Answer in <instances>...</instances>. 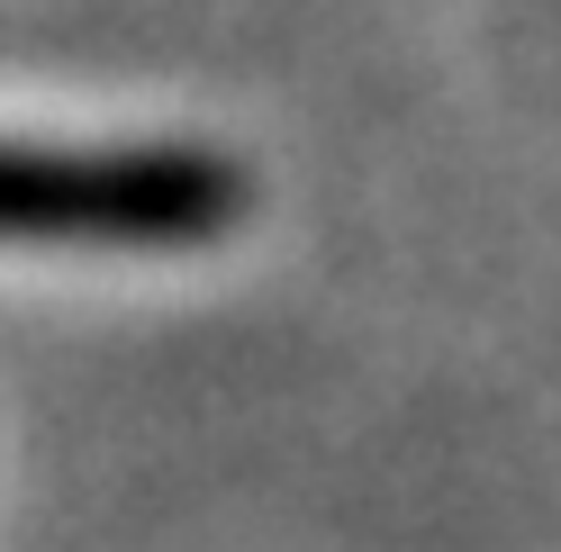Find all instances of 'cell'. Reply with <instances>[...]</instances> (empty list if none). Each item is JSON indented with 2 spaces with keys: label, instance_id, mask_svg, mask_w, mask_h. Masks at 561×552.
<instances>
[{
  "label": "cell",
  "instance_id": "6da1fadb",
  "mask_svg": "<svg viewBox=\"0 0 561 552\" xmlns=\"http://www.w3.org/2000/svg\"><path fill=\"white\" fill-rule=\"evenodd\" d=\"M236 172L208 154H37L0 146V235L46 245H191L236 218Z\"/></svg>",
  "mask_w": 561,
  "mask_h": 552
}]
</instances>
